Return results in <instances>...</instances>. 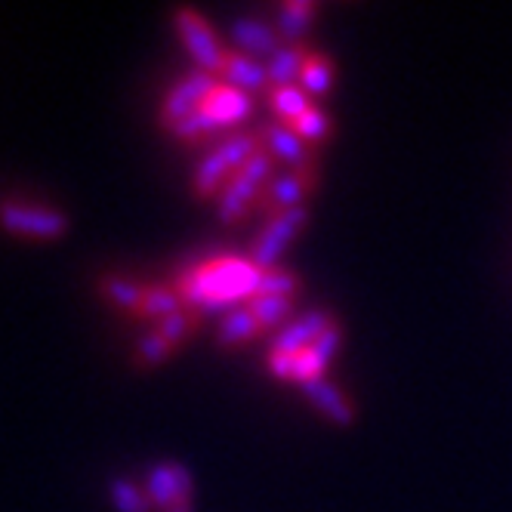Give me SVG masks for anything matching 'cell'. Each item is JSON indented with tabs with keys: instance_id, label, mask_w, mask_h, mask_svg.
Segmentation results:
<instances>
[{
	"instance_id": "9a60e30c",
	"label": "cell",
	"mask_w": 512,
	"mask_h": 512,
	"mask_svg": "<svg viewBox=\"0 0 512 512\" xmlns=\"http://www.w3.org/2000/svg\"><path fill=\"white\" fill-rule=\"evenodd\" d=\"M303 392H306V398L312 401V405L331 420V423H337V426H349L352 420H355V408H352V401L334 386V383H327L324 377L321 380H312V383H306L303 386Z\"/></svg>"
},
{
	"instance_id": "603a6c76",
	"label": "cell",
	"mask_w": 512,
	"mask_h": 512,
	"mask_svg": "<svg viewBox=\"0 0 512 512\" xmlns=\"http://www.w3.org/2000/svg\"><path fill=\"white\" fill-rule=\"evenodd\" d=\"M201 312H195V309H179V312H173L170 318H164V321H158L155 324V331L170 343V346H182V343H189L198 331H201Z\"/></svg>"
},
{
	"instance_id": "4dcf8cb0",
	"label": "cell",
	"mask_w": 512,
	"mask_h": 512,
	"mask_svg": "<svg viewBox=\"0 0 512 512\" xmlns=\"http://www.w3.org/2000/svg\"><path fill=\"white\" fill-rule=\"evenodd\" d=\"M294 361L297 355H290V352H275V349L269 352V368L281 380H294Z\"/></svg>"
},
{
	"instance_id": "7a4b0ae2",
	"label": "cell",
	"mask_w": 512,
	"mask_h": 512,
	"mask_svg": "<svg viewBox=\"0 0 512 512\" xmlns=\"http://www.w3.org/2000/svg\"><path fill=\"white\" fill-rule=\"evenodd\" d=\"M263 152V139L260 133L253 130H241L235 133L232 139H226L223 145H216V149L198 164L195 170V179H192V192L195 198L207 201V198H219V192H223L229 186V179L256 155Z\"/></svg>"
},
{
	"instance_id": "277c9868",
	"label": "cell",
	"mask_w": 512,
	"mask_h": 512,
	"mask_svg": "<svg viewBox=\"0 0 512 512\" xmlns=\"http://www.w3.org/2000/svg\"><path fill=\"white\" fill-rule=\"evenodd\" d=\"M0 226L25 241H56L68 232V216L41 204L4 201L0 204Z\"/></svg>"
},
{
	"instance_id": "e0dca14e",
	"label": "cell",
	"mask_w": 512,
	"mask_h": 512,
	"mask_svg": "<svg viewBox=\"0 0 512 512\" xmlns=\"http://www.w3.org/2000/svg\"><path fill=\"white\" fill-rule=\"evenodd\" d=\"M309 56H312V50L306 44H287L272 59H266L269 87H294V81H300V75H303Z\"/></svg>"
},
{
	"instance_id": "d4e9b609",
	"label": "cell",
	"mask_w": 512,
	"mask_h": 512,
	"mask_svg": "<svg viewBox=\"0 0 512 512\" xmlns=\"http://www.w3.org/2000/svg\"><path fill=\"white\" fill-rule=\"evenodd\" d=\"M176 352V346H170L158 331H152V334H145L139 343H136V349H133V364L139 371H155V368H161V364L170 358Z\"/></svg>"
},
{
	"instance_id": "5b68a950",
	"label": "cell",
	"mask_w": 512,
	"mask_h": 512,
	"mask_svg": "<svg viewBox=\"0 0 512 512\" xmlns=\"http://www.w3.org/2000/svg\"><path fill=\"white\" fill-rule=\"evenodd\" d=\"M309 223V207H297V210H287L263 226V232L256 235L253 241V250H250V263L266 272V269H275L278 260L284 256V250L294 244V238L306 229Z\"/></svg>"
},
{
	"instance_id": "9c48e42d",
	"label": "cell",
	"mask_w": 512,
	"mask_h": 512,
	"mask_svg": "<svg viewBox=\"0 0 512 512\" xmlns=\"http://www.w3.org/2000/svg\"><path fill=\"white\" fill-rule=\"evenodd\" d=\"M260 139H263V149L272 161H281L284 167L290 170H303V167H312L318 164V149H312L309 142L300 139V133L284 124V121H272L260 130Z\"/></svg>"
},
{
	"instance_id": "6da1fadb",
	"label": "cell",
	"mask_w": 512,
	"mask_h": 512,
	"mask_svg": "<svg viewBox=\"0 0 512 512\" xmlns=\"http://www.w3.org/2000/svg\"><path fill=\"white\" fill-rule=\"evenodd\" d=\"M263 272L250 260H235V256H216L210 263H201L176 278V294L195 312H219L229 309L241 300H253L260 287Z\"/></svg>"
},
{
	"instance_id": "52a82bcc",
	"label": "cell",
	"mask_w": 512,
	"mask_h": 512,
	"mask_svg": "<svg viewBox=\"0 0 512 512\" xmlns=\"http://www.w3.org/2000/svg\"><path fill=\"white\" fill-rule=\"evenodd\" d=\"M173 22H176V31H179L182 44H186L189 56L195 59L198 71H207V75L219 78V71H223L226 50L219 47L210 22L201 13H195V10H176L173 13Z\"/></svg>"
},
{
	"instance_id": "f546056e",
	"label": "cell",
	"mask_w": 512,
	"mask_h": 512,
	"mask_svg": "<svg viewBox=\"0 0 512 512\" xmlns=\"http://www.w3.org/2000/svg\"><path fill=\"white\" fill-rule=\"evenodd\" d=\"M340 340H343V334H340V324H334L331 327V331H324L309 349L315 352V358L324 364V368H327V364H331L334 361V355H337V349H340Z\"/></svg>"
},
{
	"instance_id": "484cf974",
	"label": "cell",
	"mask_w": 512,
	"mask_h": 512,
	"mask_svg": "<svg viewBox=\"0 0 512 512\" xmlns=\"http://www.w3.org/2000/svg\"><path fill=\"white\" fill-rule=\"evenodd\" d=\"M247 309L256 315V321L263 324V331H269V327H281L284 321L290 324L294 300H284V297H253V300L247 303Z\"/></svg>"
},
{
	"instance_id": "8992f818",
	"label": "cell",
	"mask_w": 512,
	"mask_h": 512,
	"mask_svg": "<svg viewBox=\"0 0 512 512\" xmlns=\"http://www.w3.org/2000/svg\"><path fill=\"white\" fill-rule=\"evenodd\" d=\"M318 189V164L312 167H303V170H290L284 176H275L263 198H260V207H256V213H260L266 223L287 210H297V207H306V198Z\"/></svg>"
},
{
	"instance_id": "ba28073f",
	"label": "cell",
	"mask_w": 512,
	"mask_h": 512,
	"mask_svg": "<svg viewBox=\"0 0 512 512\" xmlns=\"http://www.w3.org/2000/svg\"><path fill=\"white\" fill-rule=\"evenodd\" d=\"M219 78L207 75V71H192V75H186L182 81H176L167 93V99L161 102V127L164 130H176L186 118H192L195 112H201L207 96L216 90Z\"/></svg>"
},
{
	"instance_id": "ffe728a7",
	"label": "cell",
	"mask_w": 512,
	"mask_h": 512,
	"mask_svg": "<svg viewBox=\"0 0 512 512\" xmlns=\"http://www.w3.org/2000/svg\"><path fill=\"white\" fill-rule=\"evenodd\" d=\"M179 309H186V303H182V297L176 294V287L170 284H152V287H145V300H142V306H139V315L136 318H142V321H164V318H170L173 312H179Z\"/></svg>"
},
{
	"instance_id": "ac0fdd59",
	"label": "cell",
	"mask_w": 512,
	"mask_h": 512,
	"mask_svg": "<svg viewBox=\"0 0 512 512\" xmlns=\"http://www.w3.org/2000/svg\"><path fill=\"white\" fill-rule=\"evenodd\" d=\"M263 334V324L256 321V315L247 306H238L232 312H226V318L216 327V343L223 349H235L247 340H256Z\"/></svg>"
},
{
	"instance_id": "30bf717a",
	"label": "cell",
	"mask_w": 512,
	"mask_h": 512,
	"mask_svg": "<svg viewBox=\"0 0 512 512\" xmlns=\"http://www.w3.org/2000/svg\"><path fill=\"white\" fill-rule=\"evenodd\" d=\"M145 494H149V503L158 512H164L176 503H189L192 500V475L179 463H161L149 472Z\"/></svg>"
},
{
	"instance_id": "f1b7e54d",
	"label": "cell",
	"mask_w": 512,
	"mask_h": 512,
	"mask_svg": "<svg viewBox=\"0 0 512 512\" xmlns=\"http://www.w3.org/2000/svg\"><path fill=\"white\" fill-rule=\"evenodd\" d=\"M216 130H219V127L213 124V118L201 108V112H195L192 118L182 121V124L173 130V136H176L179 142H186V145H201V142H207L210 133H216Z\"/></svg>"
},
{
	"instance_id": "8fae6325",
	"label": "cell",
	"mask_w": 512,
	"mask_h": 512,
	"mask_svg": "<svg viewBox=\"0 0 512 512\" xmlns=\"http://www.w3.org/2000/svg\"><path fill=\"white\" fill-rule=\"evenodd\" d=\"M337 324V318L331 312H324V309H315V312H306L300 315L297 321H290L284 324L272 349L275 352H290V355H297V352H306L324 331H331V327Z\"/></svg>"
},
{
	"instance_id": "7c38bea8",
	"label": "cell",
	"mask_w": 512,
	"mask_h": 512,
	"mask_svg": "<svg viewBox=\"0 0 512 512\" xmlns=\"http://www.w3.org/2000/svg\"><path fill=\"white\" fill-rule=\"evenodd\" d=\"M232 41L238 47V53L250 56V59H272L278 50H284V38L278 34L275 25H266L260 19H238L232 25Z\"/></svg>"
},
{
	"instance_id": "4fadbf2b",
	"label": "cell",
	"mask_w": 512,
	"mask_h": 512,
	"mask_svg": "<svg viewBox=\"0 0 512 512\" xmlns=\"http://www.w3.org/2000/svg\"><path fill=\"white\" fill-rule=\"evenodd\" d=\"M219 81H226L229 87L241 90V93H266L269 90V78H266V65L260 59H250L238 50H226L223 59V71H219Z\"/></svg>"
},
{
	"instance_id": "2e32d148",
	"label": "cell",
	"mask_w": 512,
	"mask_h": 512,
	"mask_svg": "<svg viewBox=\"0 0 512 512\" xmlns=\"http://www.w3.org/2000/svg\"><path fill=\"white\" fill-rule=\"evenodd\" d=\"M96 290L105 303H112L124 315H139V306L145 300V284H139L127 275H102L96 281Z\"/></svg>"
},
{
	"instance_id": "cb8c5ba5",
	"label": "cell",
	"mask_w": 512,
	"mask_h": 512,
	"mask_svg": "<svg viewBox=\"0 0 512 512\" xmlns=\"http://www.w3.org/2000/svg\"><path fill=\"white\" fill-rule=\"evenodd\" d=\"M303 294V281L297 272H290L284 266L266 269L256 287V297H284V300H297Z\"/></svg>"
},
{
	"instance_id": "4316f807",
	"label": "cell",
	"mask_w": 512,
	"mask_h": 512,
	"mask_svg": "<svg viewBox=\"0 0 512 512\" xmlns=\"http://www.w3.org/2000/svg\"><path fill=\"white\" fill-rule=\"evenodd\" d=\"M290 127H294V130L300 133V139L309 142L312 149H318V152H321V145H324L327 139H331V133H334L331 121H327V115L321 112L318 105H312L309 112H306L303 118H297Z\"/></svg>"
},
{
	"instance_id": "d6986e66",
	"label": "cell",
	"mask_w": 512,
	"mask_h": 512,
	"mask_svg": "<svg viewBox=\"0 0 512 512\" xmlns=\"http://www.w3.org/2000/svg\"><path fill=\"white\" fill-rule=\"evenodd\" d=\"M318 4L315 0H287L278 10V34L284 38V44H300V38L309 31L312 16H315Z\"/></svg>"
},
{
	"instance_id": "7402d4cb",
	"label": "cell",
	"mask_w": 512,
	"mask_h": 512,
	"mask_svg": "<svg viewBox=\"0 0 512 512\" xmlns=\"http://www.w3.org/2000/svg\"><path fill=\"white\" fill-rule=\"evenodd\" d=\"M334 87V65L331 59H327L324 53H315L309 56L303 75H300V90L309 96V99H324L327 93H331Z\"/></svg>"
},
{
	"instance_id": "83f0119b",
	"label": "cell",
	"mask_w": 512,
	"mask_h": 512,
	"mask_svg": "<svg viewBox=\"0 0 512 512\" xmlns=\"http://www.w3.org/2000/svg\"><path fill=\"white\" fill-rule=\"evenodd\" d=\"M108 491H112V503H115L118 512H152L155 509L149 503L145 488H136L130 479H115Z\"/></svg>"
},
{
	"instance_id": "1f68e13d",
	"label": "cell",
	"mask_w": 512,
	"mask_h": 512,
	"mask_svg": "<svg viewBox=\"0 0 512 512\" xmlns=\"http://www.w3.org/2000/svg\"><path fill=\"white\" fill-rule=\"evenodd\" d=\"M164 512H192V500H189V503H176V506H170V509H164Z\"/></svg>"
},
{
	"instance_id": "44dd1931",
	"label": "cell",
	"mask_w": 512,
	"mask_h": 512,
	"mask_svg": "<svg viewBox=\"0 0 512 512\" xmlns=\"http://www.w3.org/2000/svg\"><path fill=\"white\" fill-rule=\"evenodd\" d=\"M266 99L272 105V112L278 115V121H284V124H294L297 118H303L309 108L315 105L297 84L294 87H269Z\"/></svg>"
},
{
	"instance_id": "5bb4252c",
	"label": "cell",
	"mask_w": 512,
	"mask_h": 512,
	"mask_svg": "<svg viewBox=\"0 0 512 512\" xmlns=\"http://www.w3.org/2000/svg\"><path fill=\"white\" fill-rule=\"evenodd\" d=\"M204 112L213 118V124L223 130V127H235L241 121H247V115L253 112V99L229 84H216V90L207 96L204 102Z\"/></svg>"
},
{
	"instance_id": "3957f363",
	"label": "cell",
	"mask_w": 512,
	"mask_h": 512,
	"mask_svg": "<svg viewBox=\"0 0 512 512\" xmlns=\"http://www.w3.org/2000/svg\"><path fill=\"white\" fill-rule=\"evenodd\" d=\"M275 170V161L263 152H256L232 179H229V186L219 192L216 198V216H219V223H226V226H238L244 223V219L250 213H256V207H260V198L266 192V186L275 179L272 176Z\"/></svg>"
}]
</instances>
